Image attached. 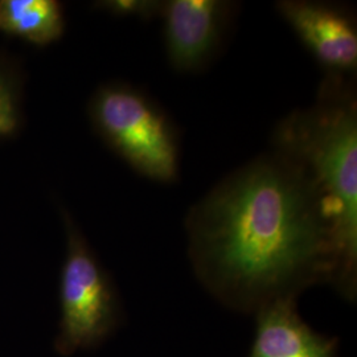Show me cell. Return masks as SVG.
I'll return each mask as SVG.
<instances>
[{
    "label": "cell",
    "mask_w": 357,
    "mask_h": 357,
    "mask_svg": "<svg viewBox=\"0 0 357 357\" xmlns=\"http://www.w3.org/2000/svg\"><path fill=\"white\" fill-rule=\"evenodd\" d=\"M89 110L103 141L135 172L162 184L178 180V130L150 96L128 84H109L96 91Z\"/></svg>",
    "instance_id": "cell-3"
},
{
    "label": "cell",
    "mask_w": 357,
    "mask_h": 357,
    "mask_svg": "<svg viewBox=\"0 0 357 357\" xmlns=\"http://www.w3.org/2000/svg\"><path fill=\"white\" fill-rule=\"evenodd\" d=\"M192 268L233 311L255 314L308 287L337 284L324 205L306 169L262 153L222 178L185 218Z\"/></svg>",
    "instance_id": "cell-1"
},
{
    "label": "cell",
    "mask_w": 357,
    "mask_h": 357,
    "mask_svg": "<svg viewBox=\"0 0 357 357\" xmlns=\"http://www.w3.org/2000/svg\"><path fill=\"white\" fill-rule=\"evenodd\" d=\"M68 246L61 273L60 348L98 344L114 330L119 312L113 286L76 224L64 213Z\"/></svg>",
    "instance_id": "cell-4"
},
{
    "label": "cell",
    "mask_w": 357,
    "mask_h": 357,
    "mask_svg": "<svg viewBox=\"0 0 357 357\" xmlns=\"http://www.w3.org/2000/svg\"><path fill=\"white\" fill-rule=\"evenodd\" d=\"M274 151L306 169L324 205L337 257L335 290L357 291V97L355 78L326 76L310 107L291 112L273 131Z\"/></svg>",
    "instance_id": "cell-2"
},
{
    "label": "cell",
    "mask_w": 357,
    "mask_h": 357,
    "mask_svg": "<svg viewBox=\"0 0 357 357\" xmlns=\"http://www.w3.org/2000/svg\"><path fill=\"white\" fill-rule=\"evenodd\" d=\"M249 357H336V340L314 331L296 310V299H281L255 314Z\"/></svg>",
    "instance_id": "cell-7"
},
{
    "label": "cell",
    "mask_w": 357,
    "mask_h": 357,
    "mask_svg": "<svg viewBox=\"0 0 357 357\" xmlns=\"http://www.w3.org/2000/svg\"><path fill=\"white\" fill-rule=\"evenodd\" d=\"M65 17L56 0H0V32L48 45L63 36Z\"/></svg>",
    "instance_id": "cell-8"
},
{
    "label": "cell",
    "mask_w": 357,
    "mask_h": 357,
    "mask_svg": "<svg viewBox=\"0 0 357 357\" xmlns=\"http://www.w3.org/2000/svg\"><path fill=\"white\" fill-rule=\"evenodd\" d=\"M275 8L326 76L355 78L357 23L349 7L332 1L281 0Z\"/></svg>",
    "instance_id": "cell-5"
},
{
    "label": "cell",
    "mask_w": 357,
    "mask_h": 357,
    "mask_svg": "<svg viewBox=\"0 0 357 357\" xmlns=\"http://www.w3.org/2000/svg\"><path fill=\"white\" fill-rule=\"evenodd\" d=\"M237 4L224 0L163 1V36L174 70L195 73L204 69L222 47Z\"/></svg>",
    "instance_id": "cell-6"
},
{
    "label": "cell",
    "mask_w": 357,
    "mask_h": 357,
    "mask_svg": "<svg viewBox=\"0 0 357 357\" xmlns=\"http://www.w3.org/2000/svg\"><path fill=\"white\" fill-rule=\"evenodd\" d=\"M94 7L118 17H138L153 20L160 16L162 0H105L94 3Z\"/></svg>",
    "instance_id": "cell-9"
},
{
    "label": "cell",
    "mask_w": 357,
    "mask_h": 357,
    "mask_svg": "<svg viewBox=\"0 0 357 357\" xmlns=\"http://www.w3.org/2000/svg\"><path fill=\"white\" fill-rule=\"evenodd\" d=\"M19 125L15 93L10 81L0 72V138L11 137Z\"/></svg>",
    "instance_id": "cell-10"
}]
</instances>
